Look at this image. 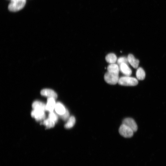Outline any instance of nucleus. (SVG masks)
I'll list each match as a JSON object with an SVG mask.
<instances>
[{
    "mask_svg": "<svg viewBox=\"0 0 166 166\" xmlns=\"http://www.w3.org/2000/svg\"><path fill=\"white\" fill-rule=\"evenodd\" d=\"M119 132L121 135L126 138L132 137L134 132L131 128L123 124L120 126Z\"/></svg>",
    "mask_w": 166,
    "mask_h": 166,
    "instance_id": "4",
    "label": "nucleus"
},
{
    "mask_svg": "<svg viewBox=\"0 0 166 166\" xmlns=\"http://www.w3.org/2000/svg\"><path fill=\"white\" fill-rule=\"evenodd\" d=\"M128 62L134 69H137L139 66V61L131 54H130L127 57Z\"/></svg>",
    "mask_w": 166,
    "mask_h": 166,
    "instance_id": "10",
    "label": "nucleus"
},
{
    "mask_svg": "<svg viewBox=\"0 0 166 166\" xmlns=\"http://www.w3.org/2000/svg\"><path fill=\"white\" fill-rule=\"evenodd\" d=\"M123 124L131 128L134 132L137 131V125L134 120L132 118H125L123 120Z\"/></svg>",
    "mask_w": 166,
    "mask_h": 166,
    "instance_id": "5",
    "label": "nucleus"
},
{
    "mask_svg": "<svg viewBox=\"0 0 166 166\" xmlns=\"http://www.w3.org/2000/svg\"><path fill=\"white\" fill-rule=\"evenodd\" d=\"M118 74L108 71L104 75V80L108 84H116L118 83L119 79Z\"/></svg>",
    "mask_w": 166,
    "mask_h": 166,
    "instance_id": "3",
    "label": "nucleus"
},
{
    "mask_svg": "<svg viewBox=\"0 0 166 166\" xmlns=\"http://www.w3.org/2000/svg\"><path fill=\"white\" fill-rule=\"evenodd\" d=\"M55 123L54 121L48 118L45 120L41 124H43L46 126L47 129H49V128L53 127L55 126Z\"/></svg>",
    "mask_w": 166,
    "mask_h": 166,
    "instance_id": "17",
    "label": "nucleus"
},
{
    "mask_svg": "<svg viewBox=\"0 0 166 166\" xmlns=\"http://www.w3.org/2000/svg\"><path fill=\"white\" fill-rule=\"evenodd\" d=\"M8 6L9 10L12 12L18 11L23 9L26 3V0H10Z\"/></svg>",
    "mask_w": 166,
    "mask_h": 166,
    "instance_id": "1",
    "label": "nucleus"
},
{
    "mask_svg": "<svg viewBox=\"0 0 166 166\" xmlns=\"http://www.w3.org/2000/svg\"><path fill=\"white\" fill-rule=\"evenodd\" d=\"M76 122V119L74 116L70 117L66 123L64 127L66 129H69L73 127Z\"/></svg>",
    "mask_w": 166,
    "mask_h": 166,
    "instance_id": "15",
    "label": "nucleus"
},
{
    "mask_svg": "<svg viewBox=\"0 0 166 166\" xmlns=\"http://www.w3.org/2000/svg\"><path fill=\"white\" fill-rule=\"evenodd\" d=\"M118 64L120 65L122 64L125 63L128 64V63L127 58L125 57H121L118 58L117 60Z\"/></svg>",
    "mask_w": 166,
    "mask_h": 166,
    "instance_id": "19",
    "label": "nucleus"
},
{
    "mask_svg": "<svg viewBox=\"0 0 166 166\" xmlns=\"http://www.w3.org/2000/svg\"><path fill=\"white\" fill-rule=\"evenodd\" d=\"M136 75L137 79L139 80H144L145 78V72L141 67H139L138 69Z\"/></svg>",
    "mask_w": 166,
    "mask_h": 166,
    "instance_id": "16",
    "label": "nucleus"
},
{
    "mask_svg": "<svg viewBox=\"0 0 166 166\" xmlns=\"http://www.w3.org/2000/svg\"><path fill=\"white\" fill-rule=\"evenodd\" d=\"M54 98L48 97L47 100V103L46 105V110L50 112L53 111L55 109L56 103Z\"/></svg>",
    "mask_w": 166,
    "mask_h": 166,
    "instance_id": "9",
    "label": "nucleus"
},
{
    "mask_svg": "<svg viewBox=\"0 0 166 166\" xmlns=\"http://www.w3.org/2000/svg\"><path fill=\"white\" fill-rule=\"evenodd\" d=\"M119 70L121 72L126 76H130L132 71L127 64L123 63L119 65Z\"/></svg>",
    "mask_w": 166,
    "mask_h": 166,
    "instance_id": "8",
    "label": "nucleus"
},
{
    "mask_svg": "<svg viewBox=\"0 0 166 166\" xmlns=\"http://www.w3.org/2000/svg\"><path fill=\"white\" fill-rule=\"evenodd\" d=\"M108 71L119 74L120 71L118 65L115 64H110L107 68Z\"/></svg>",
    "mask_w": 166,
    "mask_h": 166,
    "instance_id": "13",
    "label": "nucleus"
},
{
    "mask_svg": "<svg viewBox=\"0 0 166 166\" xmlns=\"http://www.w3.org/2000/svg\"><path fill=\"white\" fill-rule=\"evenodd\" d=\"M70 114L68 110H66V112L64 115H60V116L64 121H66L68 120L69 118Z\"/></svg>",
    "mask_w": 166,
    "mask_h": 166,
    "instance_id": "20",
    "label": "nucleus"
},
{
    "mask_svg": "<svg viewBox=\"0 0 166 166\" xmlns=\"http://www.w3.org/2000/svg\"><path fill=\"white\" fill-rule=\"evenodd\" d=\"M32 107L34 110L46 111V105L43 103L38 101L34 102L32 104Z\"/></svg>",
    "mask_w": 166,
    "mask_h": 166,
    "instance_id": "11",
    "label": "nucleus"
},
{
    "mask_svg": "<svg viewBox=\"0 0 166 166\" xmlns=\"http://www.w3.org/2000/svg\"><path fill=\"white\" fill-rule=\"evenodd\" d=\"M31 115L37 121H40L46 117L45 111L38 110H34L31 112Z\"/></svg>",
    "mask_w": 166,
    "mask_h": 166,
    "instance_id": "6",
    "label": "nucleus"
},
{
    "mask_svg": "<svg viewBox=\"0 0 166 166\" xmlns=\"http://www.w3.org/2000/svg\"><path fill=\"white\" fill-rule=\"evenodd\" d=\"M119 85L127 86H134L138 84L137 79L135 78L126 76L119 78L118 82Z\"/></svg>",
    "mask_w": 166,
    "mask_h": 166,
    "instance_id": "2",
    "label": "nucleus"
},
{
    "mask_svg": "<svg viewBox=\"0 0 166 166\" xmlns=\"http://www.w3.org/2000/svg\"><path fill=\"white\" fill-rule=\"evenodd\" d=\"M55 109L56 112L60 115L65 114L66 110L64 105L60 102H58L56 103Z\"/></svg>",
    "mask_w": 166,
    "mask_h": 166,
    "instance_id": "12",
    "label": "nucleus"
},
{
    "mask_svg": "<svg viewBox=\"0 0 166 166\" xmlns=\"http://www.w3.org/2000/svg\"><path fill=\"white\" fill-rule=\"evenodd\" d=\"M105 60L107 62L110 64H115L117 61L116 55L113 53H110L105 57Z\"/></svg>",
    "mask_w": 166,
    "mask_h": 166,
    "instance_id": "14",
    "label": "nucleus"
},
{
    "mask_svg": "<svg viewBox=\"0 0 166 166\" xmlns=\"http://www.w3.org/2000/svg\"><path fill=\"white\" fill-rule=\"evenodd\" d=\"M41 95L48 97L53 98L55 99H57V95L54 90L48 89H45L42 90L40 92Z\"/></svg>",
    "mask_w": 166,
    "mask_h": 166,
    "instance_id": "7",
    "label": "nucleus"
},
{
    "mask_svg": "<svg viewBox=\"0 0 166 166\" xmlns=\"http://www.w3.org/2000/svg\"><path fill=\"white\" fill-rule=\"evenodd\" d=\"M49 118L54 121L55 123L57 122L58 119V116L53 111L50 112L49 114Z\"/></svg>",
    "mask_w": 166,
    "mask_h": 166,
    "instance_id": "18",
    "label": "nucleus"
}]
</instances>
